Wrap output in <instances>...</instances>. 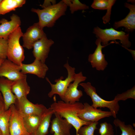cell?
Wrapping results in <instances>:
<instances>
[{"instance_id": "30", "label": "cell", "mask_w": 135, "mask_h": 135, "mask_svg": "<svg viewBox=\"0 0 135 135\" xmlns=\"http://www.w3.org/2000/svg\"><path fill=\"white\" fill-rule=\"evenodd\" d=\"M99 132L100 135H114V129L112 126L106 122L100 124Z\"/></svg>"}, {"instance_id": "25", "label": "cell", "mask_w": 135, "mask_h": 135, "mask_svg": "<svg viewBox=\"0 0 135 135\" xmlns=\"http://www.w3.org/2000/svg\"><path fill=\"white\" fill-rule=\"evenodd\" d=\"M113 123L116 126L118 127L121 131L120 135H135V130L131 125H126L124 122L118 118L115 119Z\"/></svg>"}, {"instance_id": "31", "label": "cell", "mask_w": 135, "mask_h": 135, "mask_svg": "<svg viewBox=\"0 0 135 135\" xmlns=\"http://www.w3.org/2000/svg\"><path fill=\"white\" fill-rule=\"evenodd\" d=\"M8 38H0V58L6 59L7 58Z\"/></svg>"}, {"instance_id": "8", "label": "cell", "mask_w": 135, "mask_h": 135, "mask_svg": "<svg viewBox=\"0 0 135 135\" xmlns=\"http://www.w3.org/2000/svg\"><path fill=\"white\" fill-rule=\"evenodd\" d=\"M86 77L83 76L82 72L75 74L72 83H71L67 89L62 100L66 102L73 103L78 102L83 96L82 91L78 88L81 82L85 80Z\"/></svg>"}, {"instance_id": "16", "label": "cell", "mask_w": 135, "mask_h": 135, "mask_svg": "<svg viewBox=\"0 0 135 135\" xmlns=\"http://www.w3.org/2000/svg\"><path fill=\"white\" fill-rule=\"evenodd\" d=\"M55 117L51 122L50 132L53 135H71L72 125L66 119L54 112Z\"/></svg>"}, {"instance_id": "38", "label": "cell", "mask_w": 135, "mask_h": 135, "mask_svg": "<svg viewBox=\"0 0 135 135\" xmlns=\"http://www.w3.org/2000/svg\"><path fill=\"white\" fill-rule=\"evenodd\" d=\"M2 0H0V4L1 3V2H2Z\"/></svg>"}, {"instance_id": "1", "label": "cell", "mask_w": 135, "mask_h": 135, "mask_svg": "<svg viewBox=\"0 0 135 135\" xmlns=\"http://www.w3.org/2000/svg\"><path fill=\"white\" fill-rule=\"evenodd\" d=\"M84 107V104L80 102L71 103L66 102L62 100L53 102L51 104L50 108L54 112L66 119L72 125L76 130V135H77L80 128L92 122L84 121L78 117L79 112Z\"/></svg>"}, {"instance_id": "24", "label": "cell", "mask_w": 135, "mask_h": 135, "mask_svg": "<svg viewBox=\"0 0 135 135\" xmlns=\"http://www.w3.org/2000/svg\"><path fill=\"white\" fill-rule=\"evenodd\" d=\"M11 113L10 108L0 112V131L2 135H10L9 120Z\"/></svg>"}, {"instance_id": "2", "label": "cell", "mask_w": 135, "mask_h": 135, "mask_svg": "<svg viewBox=\"0 0 135 135\" xmlns=\"http://www.w3.org/2000/svg\"><path fill=\"white\" fill-rule=\"evenodd\" d=\"M67 6L62 0L58 3L43 8H32L31 10L38 16L40 26L43 29L46 27H52L56 21L65 14Z\"/></svg>"}, {"instance_id": "36", "label": "cell", "mask_w": 135, "mask_h": 135, "mask_svg": "<svg viewBox=\"0 0 135 135\" xmlns=\"http://www.w3.org/2000/svg\"><path fill=\"white\" fill-rule=\"evenodd\" d=\"M128 2H131L132 3H134L135 2V0H128Z\"/></svg>"}, {"instance_id": "37", "label": "cell", "mask_w": 135, "mask_h": 135, "mask_svg": "<svg viewBox=\"0 0 135 135\" xmlns=\"http://www.w3.org/2000/svg\"><path fill=\"white\" fill-rule=\"evenodd\" d=\"M0 135H2V133L0 131Z\"/></svg>"}, {"instance_id": "14", "label": "cell", "mask_w": 135, "mask_h": 135, "mask_svg": "<svg viewBox=\"0 0 135 135\" xmlns=\"http://www.w3.org/2000/svg\"><path fill=\"white\" fill-rule=\"evenodd\" d=\"M54 41L47 38L46 34L34 44L33 54L35 59L45 63L48 58L50 48L54 44Z\"/></svg>"}, {"instance_id": "23", "label": "cell", "mask_w": 135, "mask_h": 135, "mask_svg": "<svg viewBox=\"0 0 135 135\" xmlns=\"http://www.w3.org/2000/svg\"><path fill=\"white\" fill-rule=\"evenodd\" d=\"M26 2L25 0H2L0 4V15L15 10L16 8L22 6Z\"/></svg>"}, {"instance_id": "40", "label": "cell", "mask_w": 135, "mask_h": 135, "mask_svg": "<svg viewBox=\"0 0 135 135\" xmlns=\"http://www.w3.org/2000/svg\"></svg>"}, {"instance_id": "17", "label": "cell", "mask_w": 135, "mask_h": 135, "mask_svg": "<svg viewBox=\"0 0 135 135\" xmlns=\"http://www.w3.org/2000/svg\"><path fill=\"white\" fill-rule=\"evenodd\" d=\"M21 71L23 74H32L38 77L44 78L48 70L47 65L39 60L35 59L34 62L29 64H22L20 66Z\"/></svg>"}, {"instance_id": "10", "label": "cell", "mask_w": 135, "mask_h": 135, "mask_svg": "<svg viewBox=\"0 0 135 135\" xmlns=\"http://www.w3.org/2000/svg\"><path fill=\"white\" fill-rule=\"evenodd\" d=\"M0 77L14 81L26 78L27 76L21 72L20 66L6 59L0 66Z\"/></svg>"}, {"instance_id": "7", "label": "cell", "mask_w": 135, "mask_h": 135, "mask_svg": "<svg viewBox=\"0 0 135 135\" xmlns=\"http://www.w3.org/2000/svg\"><path fill=\"white\" fill-rule=\"evenodd\" d=\"M78 114V116L82 120L87 122H98L100 120L112 116L110 111H103L92 107L87 102Z\"/></svg>"}, {"instance_id": "27", "label": "cell", "mask_w": 135, "mask_h": 135, "mask_svg": "<svg viewBox=\"0 0 135 135\" xmlns=\"http://www.w3.org/2000/svg\"><path fill=\"white\" fill-rule=\"evenodd\" d=\"M98 123V122H92L88 125L82 126L79 129L77 135H94Z\"/></svg>"}, {"instance_id": "39", "label": "cell", "mask_w": 135, "mask_h": 135, "mask_svg": "<svg viewBox=\"0 0 135 135\" xmlns=\"http://www.w3.org/2000/svg\"><path fill=\"white\" fill-rule=\"evenodd\" d=\"M32 135V134H29V135Z\"/></svg>"}, {"instance_id": "21", "label": "cell", "mask_w": 135, "mask_h": 135, "mask_svg": "<svg viewBox=\"0 0 135 135\" xmlns=\"http://www.w3.org/2000/svg\"><path fill=\"white\" fill-rule=\"evenodd\" d=\"M44 114L42 116L30 115L23 117L24 126L28 134L33 135L35 133Z\"/></svg>"}, {"instance_id": "20", "label": "cell", "mask_w": 135, "mask_h": 135, "mask_svg": "<svg viewBox=\"0 0 135 135\" xmlns=\"http://www.w3.org/2000/svg\"><path fill=\"white\" fill-rule=\"evenodd\" d=\"M12 91L18 101L23 98L27 97L30 93V87L27 82L26 78L14 81Z\"/></svg>"}, {"instance_id": "11", "label": "cell", "mask_w": 135, "mask_h": 135, "mask_svg": "<svg viewBox=\"0 0 135 135\" xmlns=\"http://www.w3.org/2000/svg\"><path fill=\"white\" fill-rule=\"evenodd\" d=\"M18 110L23 117L30 115L42 116L46 111L47 109L41 104H34L30 101L27 97L22 98L18 101Z\"/></svg>"}, {"instance_id": "13", "label": "cell", "mask_w": 135, "mask_h": 135, "mask_svg": "<svg viewBox=\"0 0 135 135\" xmlns=\"http://www.w3.org/2000/svg\"><path fill=\"white\" fill-rule=\"evenodd\" d=\"M46 34L38 22L29 27L22 36L23 46L30 50L32 48L34 44Z\"/></svg>"}, {"instance_id": "35", "label": "cell", "mask_w": 135, "mask_h": 135, "mask_svg": "<svg viewBox=\"0 0 135 135\" xmlns=\"http://www.w3.org/2000/svg\"><path fill=\"white\" fill-rule=\"evenodd\" d=\"M4 60V59L0 58V66Z\"/></svg>"}, {"instance_id": "18", "label": "cell", "mask_w": 135, "mask_h": 135, "mask_svg": "<svg viewBox=\"0 0 135 135\" xmlns=\"http://www.w3.org/2000/svg\"><path fill=\"white\" fill-rule=\"evenodd\" d=\"M10 19L9 21L5 19L0 21V38H8L10 34L20 26L21 22L18 15L13 14Z\"/></svg>"}, {"instance_id": "6", "label": "cell", "mask_w": 135, "mask_h": 135, "mask_svg": "<svg viewBox=\"0 0 135 135\" xmlns=\"http://www.w3.org/2000/svg\"><path fill=\"white\" fill-rule=\"evenodd\" d=\"M64 66L66 69L68 74L67 77L65 79H63L64 78L62 76L60 78L55 80L54 81L56 83L53 84L48 78H46V80L50 84L51 88V90L48 94L50 98L52 97L55 94H57L62 100L69 85L74 81L76 74L75 68L70 66L68 62Z\"/></svg>"}, {"instance_id": "28", "label": "cell", "mask_w": 135, "mask_h": 135, "mask_svg": "<svg viewBox=\"0 0 135 135\" xmlns=\"http://www.w3.org/2000/svg\"><path fill=\"white\" fill-rule=\"evenodd\" d=\"M115 0H94L91 7L94 9L107 10L111 4H114Z\"/></svg>"}, {"instance_id": "15", "label": "cell", "mask_w": 135, "mask_h": 135, "mask_svg": "<svg viewBox=\"0 0 135 135\" xmlns=\"http://www.w3.org/2000/svg\"><path fill=\"white\" fill-rule=\"evenodd\" d=\"M13 82L5 78L0 77V92L4 100L5 110H8L11 105L16 104L18 101L12 91Z\"/></svg>"}, {"instance_id": "5", "label": "cell", "mask_w": 135, "mask_h": 135, "mask_svg": "<svg viewBox=\"0 0 135 135\" xmlns=\"http://www.w3.org/2000/svg\"><path fill=\"white\" fill-rule=\"evenodd\" d=\"M93 33L98 38L100 39L102 46L108 44V42L111 40L117 42L116 40L120 41L123 47L128 48L131 45L129 40V34H126L122 31H117L112 28L103 29L97 26L94 28Z\"/></svg>"}, {"instance_id": "29", "label": "cell", "mask_w": 135, "mask_h": 135, "mask_svg": "<svg viewBox=\"0 0 135 135\" xmlns=\"http://www.w3.org/2000/svg\"><path fill=\"white\" fill-rule=\"evenodd\" d=\"M128 98L135 100V87L134 86L132 88L121 94H118L114 100L116 102L120 100L124 101Z\"/></svg>"}, {"instance_id": "22", "label": "cell", "mask_w": 135, "mask_h": 135, "mask_svg": "<svg viewBox=\"0 0 135 135\" xmlns=\"http://www.w3.org/2000/svg\"><path fill=\"white\" fill-rule=\"evenodd\" d=\"M54 112L50 107L44 114L39 126L33 135H46L48 133L51 118Z\"/></svg>"}, {"instance_id": "3", "label": "cell", "mask_w": 135, "mask_h": 135, "mask_svg": "<svg viewBox=\"0 0 135 135\" xmlns=\"http://www.w3.org/2000/svg\"><path fill=\"white\" fill-rule=\"evenodd\" d=\"M23 34L19 26L8 37V59L20 66L22 64L25 57L24 49L20 42V38Z\"/></svg>"}, {"instance_id": "26", "label": "cell", "mask_w": 135, "mask_h": 135, "mask_svg": "<svg viewBox=\"0 0 135 135\" xmlns=\"http://www.w3.org/2000/svg\"><path fill=\"white\" fill-rule=\"evenodd\" d=\"M62 1L67 6H69L72 14L78 10H85L89 8L88 6L78 0H63Z\"/></svg>"}, {"instance_id": "32", "label": "cell", "mask_w": 135, "mask_h": 135, "mask_svg": "<svg viewBox=\"0 0 135 135\" xmlns=\"http://www.w3.org/2000/svg\"><path fill=\"white\" fill-rule=\"evenodd\" d=\"M56 4V0H45L43 4L41 5V6L44 8Z\"/></svg>"}, {"instance_id": "9", "label": "cell", "mask_w": 135, "mask_h": 135, "mask_svg": "<svg viewBox=\"0 0 135 135\" xmlns=\"http://www.w3.org/2000/svg\"><path fill=\"white\" fill-rule=\"evenodd\" d=\"M11 113L9 120L10 135H28V134L24 126L23 118L14 104L10 108Z\"/></svg>"}, {"instance_id": "34", "label": "cell", "mask_w": 135, "mask_h": 135, "mask_svg": "<svg viewBox=\"0 0 135 135\" xmlns=\"http://www.w3.org/2000/svg\"><path fill=\"white\" fill-rule=\"evenodd\" d=\"M125 49L128 50L130 53L131 54L134 60H135V50H132L130 49H128V48H126L124 47H123Z\"/></svg>"}, {"instance_id": "12", "label": "cell", "mask_w": 135, "mask_h": 135, "mask_svg": "<svg viewBox=\"0 0 135 135\" xmlns=\"http://www.w3.org/2000/svg\"><path fill=\"white\" fill-rule=\"evenodd\" d=\"M95 43L97 47L94 52L89 55L88 61L90 63L93 68H95L98 70H103L106 67L108 63L105 60L104 54H102V48L111 44H118V42L112 41L107 45L102 46L101 45V40L98 38Z\"/></svg>"}, {"instance_id": "19", "label": "cell", "mask_w": 135, "mask_h": 135, "mask_svg": "<svg viewBox=\"0 0 135 135\" xmlns=\"http://www.w3.org/2000/svg\"><path fill=\"white\" fill-rule=\"evenodd\" d=\"M125 6L129 9V13L124 19L115 22L113 27L115 29L124 27L125 28L126 31L132 32L135 29V5L126 3Z\"/></svg>"}, {"instance_id": "4", "label": "cell", "mask_w": 135, "mask_h": 135, "mask_svg": "<svg viewBox=\"0 0 135 135\" xmlns=\"http://www.w3.org/2000/svg\"><path fill=\"white\" fill-rule=\"evenodd\" d=\"M79 85L84 88L86 94L91 98L92 102V107L96 108H107L110 110L112 116L116 118V115L120 108L118 102L115 101L114 100L107 101L103 99L98 94L96 88L90 82L81 83Z\"/></svg>"}, {"instance_id": "33", "label": "cell", "mask_w": 135, "mask_h": 135, "mask_svg": "<svg viewBox=\"0 0 135 135\" xmlns=\"http://www.w3.org/2000/svg\"><path fill=\"white\" fill-rule=\"evenodd\" d=\"M5 110L4 100L2 94L0 92V112Z\"/></svg>"}]
</instances>
